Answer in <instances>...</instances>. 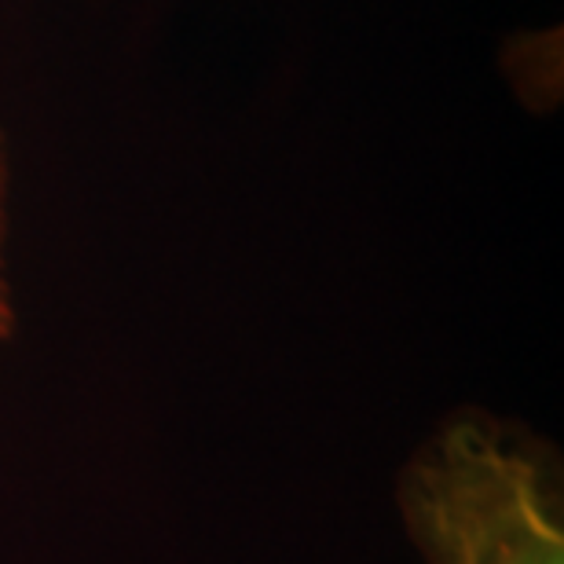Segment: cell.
<instances>
[{
    "label": "cell",
    "mask_w": 564,
    "mask_h": 564,
    "mask_svg": "<svg viewBox=\"0 0 564 564\" xmlns=\"http://www.w3.org/2000/svg\"><path fill=\"white\" fill-rule=\"evenodd\" d=\"M411 517L429 564H564L543 469L480 425H458L414 473Z\"/></svg>",
    "instance_id": "1"
},
{
    "label": "cell",
    "mask_w": 564,
    "mask_h": 564,
    "mask_svg": "<svg viewBox=\"0 0 564 564\" xmlns=\"http://www.w3.org/2000/svg\"><path fill=\"white\" fill-rule=\"evenodd\" d=\"M4 198H8V151H4V132H0V334L8 330L11 308H8V282H4Z\"/></svg>",
    "instance_id": "2"
}]
</instances>
